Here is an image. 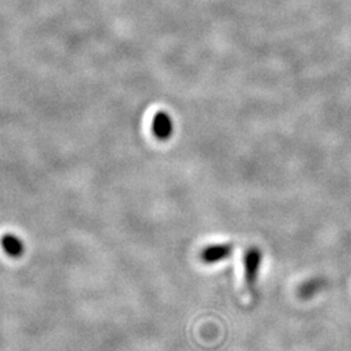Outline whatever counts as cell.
Returning <instances> with one entry per match:
<instances>
[{"mask_svg":"<svg viewBox=\"0 0 351 351\" xmlns=\"http://www.w3.org/2000/svg\"><path fill=\"white\" fill-rule=\"evenodd\" d=\"M262 263V252L258 249H250L245 256V285L250 293H254L259 268Z\"/></svg>","mask_w":351,"mask_h":351,"instance_id":"cell-1","label":"cell"},{"mask_svg":"<svg viewBox=\"0 0 351 351\" xmlns=\"http://www.w3.org/2000/svg\"><path fill=\"white\" fill-rule=\"evenodd\" d=\"M152 130L154 134L162 141L169 138L173 132V123L171 116L165 112L156 113L152 121Z\"/></svg>","mask_w":351,"mask_h":351,"instance_id":"cell-2","label":"cell"},{"mask_svg":"<svg viewBox=\"0 0 351 351\" xmlns=\"http://www.w3.org/2000/svg\"><path fill=\"white\" fill-rule=\"evenodd\" d=\"M232 252H233L232 245H215V246H210L203 251L202 259L207 264L217 263L220 261H224L228 256H230Z\"/></svg>","mask_w":351,"mask_h":351,"instance_id":"cell-3","label":"cell"},{"mask_svg":"<svg viewBox=\"0 0 351 351\" xmlns=\"http://www.w3.org/2000/svg\"><path fill=\"white\" fill-rule=\"evenodd\" d=\"M1 246L4 251L13 258H19L24 254L25 250V246L23 243V241L13 236V234H5L3 239H1Z\"/></svg>","mask_w":351,"mask_h":351,"instance_id":"cell-4","label":"cell"}]
</instances>
